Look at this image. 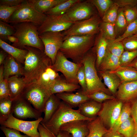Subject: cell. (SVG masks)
Segmentation results:
<instances>
[{
	"mask_svg": "<svg viewBox=\"0 0 137 137\" xmlns=\"http://www.w3.org/2000/svg\"><path fill=\"white\" fill-rule=\"evenodd\" d=\"M96 35L69 37L64 40L59 50L73 62L82 64L83 58L94 46Z\"/></svg>",
	"mask_w": 137,
	"mask_h": 137,
	"instance_id": "1",
	"label": "cell"
},
{
	"mask_svg": "<svg viewBox=\"0 0 137 137\" xmlns=\"http://www.w3.org/2000/svg\"><path fill=\"white\" fill-rule=\"evenodd\" d=\"M13 26L15 32L12 36L18 40L12 46L21 49L25 46H30L44 51V44L39 36L38 26L29 22L21 23Z\"/></svg>",
	"mask_w": 137,
	"mask_h": 137,
	"instance_id": "2",
	"label": "cell"
},
{
	"mask_svg": "<svg viewBox=\"0 0 137 137\" xmlns=\"http://www.w3.org/2000/svg\"><path fill=\"white\" fill-rule=\"evenodd\" d=\"M94 119L83 116L78 109H73L62 101L58 109L50 119L45 124L42 125L56 136L60 131V127L65 124L78 120L90 121Z\"/></svg>",
	"mask_w": 137,
	"mask_h": 137,
	"instance_id": "3",
	"label": "cell"
},
{
	"mask_svg": "<svg viewBox=\"0 0 137 137\" xmlns=\"http://www.w3.org/2000/svg\"><path fill=\"white\" fill-rule=\"evenodd\" d=\"M96 57L91 49L85 56L82 61L84 67L87 85L85 95L87 96L96 92H102L111 95L97 74L96 67Z\"/></svg>",
	"mask_w": 137,
	"mask_h": 137,
	"instance_id": "4",
	"label": "cell"
},
{
	"mask_svg": "<svg viewBox=\"0 0 137 137\" xmlns=\"http://www.w3.org/2000/svg\"><path fill=\"white\" fill-rule=\"evenodd\" d=\"M101 21L97 13L88 19L74 23L68 29L62 32L64 40L72 36L96 35L100 32Z\"/></svg>",
	"mask_w": 137,
	"mask_h": 137,
	"instance_id": "5",
	"label": "cell"
},
{
	"mask_svg": "<svg viewBox=\"0 0 137 137\" xmlns=\"http://www.w3.org/2000/svg\"><path fill=\"white\" fill-rule=\"evenodd\" d=\"M47 16L38 11L28 0H25L11 16L8 23L14 24L29 22L39 26L43 23Z\"/></svg>",
	"mask_w": 137,
	"mask_h": 137,
	"instance_id": "6",
	"label": "cell"
},
{
	"mask_svg": "<svg viewBox=\"0 0 137 137\" xmlns=\"http://www.w3.org/2000/svg\"><path fill=\"white\" fill-rule=\"evenodd\" d=\"M51 95L49 90L37 83L32 82L26 85L21 97L42 113L47 101Z\"/></svg>",
	"mask_w": 137,
	"mask_h": 137,
	"instance_id": "7",
	"label": "cell"
},
{
	"mask_svg": "<svg viewBox=\"0 0 137 137\" xmlns=\"http://www.w3.org/2000/svg\"><path fill=\"white\" fill-rule=\"evenodd\" d=\"M52 65L51 60L47 56L38 68L25 81L26 85L36 83L50 91L55 80L60 76L52 68Z\"/></svg>",
	"mask_w": 137,
	"mask_h": 137,
	"instance_id": "8",
	"label": "cell"
},
{
	"mask_svg": "<svg viewBox=\"0 0 137 137\" xmlns=\"http://www.w3.org/2000/svg\"><path fill=\"white\" fill-rule=\"evenodd\" d=\"M82 64H78L69 60L60 50L57 54L55 61L52 67L58 72L62 73L65 79L70 83L78 84L77 74Z\"/></svg>",
	"mask_w": 137,
	"mask_h": 137,
	"instance_id": "9",
	"label": "cell"
},
{
	"mask_svg": "<svg viewBox=\"0 0 137 137\" xmlns=\"http://www.w3.org/2000/svg\"><path fill=\"white\" fill-rule=\"evenodd\" d=\"M43 119L41 117L34 121H25L15 117L12 113L0 124L1 126L16 130L31 137H40L38 128Z\"/></svg>",
	"mask_w": 137,
	"mask_h": 137,
	"instance_id": "10",
	"label": "cell"
},
{
	"mask_svg": "<svg viewBox=\"0 0 137 137\" xmlns=\"http://www.w3.org/2000/svg\"><path fill=\"white\" fill-rule=\"evenodd\" d=\"M124 103L117 98L108 100L102 103L98 114L104 126L111 130L119 115Z\"/></svg>",
	"mask_w": 137,
	"mask_h": 137,
	"instance_id": "11",
	"label": "cell"
},
{
	"mask_svg": "<svg viewBox=\"0 0 137 137\" xmlns=\"http://www.w3.org/2000/svg\"><path fill=\"white\" fill-rule=\"evenodd\" d=\"M96 9L89 0H81L72 6L62 17L66 21L75 22L88 19L97 14Z\"/></svg>",
	"mask_w": 137,
	"mask_h": 137,
	"instance_id": "12",
	"label": "cell"
},
{
	"mask_svg": "<svg viewBox=\"0 0 137 137\" xmlns=\"http://www.w3.org/2000/svg\"><path fill=\"white\" fill-rule=\"evenodd\" d=\"M23 49L28 51L23 66V76L25 81L38 68L47 56L44 51L36 48L26 46Z\"/></svg>",
	"mask_w": 137,
	"mask_h": 137,
	"instance_id": "13",
	"label": "cell"
},
{
	"mask_svg": "<svg viewBox=\"0 0 137 137\" xmlns=\"http://www.w3.org/2000/svg\"><path fill=\"white\" fill-rule=\"evenodd\" d=\"M39 36L44 44L45 53L53 64L64 41L62 32H46L39 34Z\"/></svg>",
	"mask_w": 137,
	"mask_h": 137,
	"instance_id": "14",
	"label": "cell"
},
{
	"mask_svg": "<svg viewBox=\"0 0 137 137\" xmlns=\"http://www.w3.org/2000/svg\"><path fill=\"white\" fill-rule=\"evenodd\" d=\"M12 112L15 117L22 120L27 118L37 119L41 117L42 113L21 97L13 101Z\"/></svg>",
	"mask_w": 137,
	"mask_h": 137,
	"instance_id": "15",
	"label": "cell"
},
{
	"mask_svg": "<svg viewBox=\"0 0 137 137\" xmlns=\"http://www.w3.org/2000/svg\"><path fill=\"white\" fill-rule=\"evenodd\" d=\"M74 23L65 20L62 15H47L43 23L38 27V31L39 34L47 32H62L68 29Z\"/></svg>",
	"mask_w": 137,
	"mask_h": 137,
	"instance_id": "16",
	"label": "cell"
},
{
	"mask_svg": "<svg viewBox=\"0 0 137 137\" xmlns=\"http://www.w3.org/2000/svg\"><path fill=\"white\" fill-rule=\"evenodd\" d=\"M116 95L124 103H131L137 97V80L122 82Z\"/></svg>",
	"mask_w": 137,
	"mask_h": 137,
	"instance_id": "17",
	"label": "cell"
},
{
	"mask_svg": "<svg viewBox=\"0 0 137 137\" xmlns=\"http://www.w3.org/2000/svg\"><path fill=\"white\" fill-rule=\"evenodd\" d=\"M88 122L82 120L72 121L63 125L60 130L69 132L73 137H86L89 132Z\"/></svg>",
	"mask_w": 137,
	"mask_h": 137,
	"instance_id": "18",
	"label": "cell"
},
{
	"mask_svg": "<svg viewBox=\"0 0 137 137\" xmlns=\"http://www.w3.org/2000/svg\"><path fill=\"white\" fill-rule=\"evenodd\" d=\"M10 55L8 54L3 64V75L7 79L13 76L23 75V67Z\"/></svg>",
	"mask_w": 137,
	"mask_h": 137,
	"instance_id": "19",
	"label": "cell"
},
{
	"mask_svg": "<svg viewBox=\"0 0 137 137\" xmlns=\"http://www.w3.org/2000/svg\"><path fill=\"white\" fill-rule=\"evenodd\" d=\"M56 95L72 108L78 107L82 103L91 100L81 92L75 93L64 92L57 93Z\"/></svg>",
	"mask_w": 137,
	"mask_h": 137,
	"instance_id": "20",
	"label": "cell"
},
{
	"mask_svg": "<svg viewBox=\"0 0 137 137\" xmlns=\"http://www.w3.org/2000/svg\"><path fill=\"white\" fill-rule=\"evenodd\" d=\"M10 92V97L13 101L20 97L26 86L23 77L13 76L7 80Z\"/></svg>",
	"mask_w": 137,
	"mask_h": 137,
	"instance_id": "21",
	"label": "cell"
},
{
	"mask_svg": "<svg viewBox=\"0 0 137 137\" xmlns=\"http://www.w3.org/2000/svg\"><path fill=\"white\" fill-rule=\"evenodd\" d=\"M108 40L99 32L95 38L94 46L92 48L96 57V67L98 70L107 50Z\"/></svg>",
	"mask_w": 137,
	"mask_h": 137,
	"instance_id": "22",
	"label": "cell"
},
{
	"mask_svg": "<svg viewBox=\"0 0 137 137\" xmlns=\"http://www.w3.org/2000/svg\"><path fill=\"white\" fill-rule=\"evenodd\" d=\"M102 106V103L91 99L80 104L78 110L83 116L94 119L97 117Z\"/></svg>",
	"mask_w": 137,
	"mask_h": 137,
	"instance_id": "23",
	"label": "cell"
},
{
	"mask_svg": "<svg viewBox=\"0 0 137 137\" xmlns=\"http://www.w3.org/2000/svg\"><path fill=\"white\" fill-rule=\"evenodd\" d=\"M61 101L55 94H52L47 101L43 112L44 116L40 123L45 124L50 119L58 108Z\"/></svg>",
	"mask_w": 137,
	"mask_h": 137,
	"instance_id": "24",
	"label": "cell"
},
{
	"mask_svg": "<svg viewBox=\"0 0 137 137\" xmlns=\"http://www.w3.org/2000/svg\"><path fill=\"white\" fill-rule=\"evenodd\" d=\"M102 78L104 84L111 94L116 95L117 90L122 83V81L115 74L110 73L109 71H98Z\"/></svg>",
	"mask_w": 137,
	"mask_h": 137,
	"instance_id": "25",
	"label": "cell"
},
{
	"mask_svg": "<svg viewBox=\"0 0 137 137\" xmlns=\"http://www.w3.org/2000/svg\"><path fill=\"white\" fill-rule=\"evenodd\" d=\"M80 88L79 85L69 83L60 76L55 80L51 88L50 91L51 94H56L64 92H72Z\"/></svg>",
	"mask_w": 137,
	"mask_h": 137,
	"instance_id": "26",
	"label": "cell"
},
{
	"mask_svg": "<svg viewBox=\"0 0 137 137\" xmlns=\"http://www.w3.org/2000/svg\"><path fill=\"white\" fill-rule=\"evenodd\" d=\"M0 47L8 54L13 57L17 61L24 64L28 53L27 50L18 48L10 45L0 39Z\"/></svg>",
	"mask_w": 137,
	"mask_h": 137,
	"instance_id": "27",
	"label": "cell"
},
{
	"mask_svg": "<svg viewBox=\"0 0 137 137\" xmlns=\"http://www.w3.org/2000/svg\"><path fill=\"white\" fill-rule=\"evenodd\" d=\"M120 66L119 58L112 54L107 50L101 63L98 71H112Z\"/></svg>",
	"mask_w": 137,
	"mask_h": 137,
	"instance_id": "28",
	"label": "cell"
},
{
	"mask_svg": "<svg viewBox=\"0 0 137 137\" xmlns=\"http://www.w3.org/2000/svg\"><path fill=\"white\" fill-rule=\"evenodd\" d=\"M109 71L118 76L122 82L137 80V70L130 67L120 66L115 70Z\"/></svg>",
	"mask_w": 137,
	"mask_h": 137,
	"instance_id": "29",
	"label": "cell"
},
{
	"mask_svg": "<svg viewBox=\"0 0 137 137\" xmlns=\"http://www.w3.org/2000/svg\"><path fill=\"white\" fill-rule=\"evenodd\" d=\"M87 126L89 133L86 137H102L108 130L98 116L90 121H88Z\"/></svg>",
	"mask_w": 137,
	"mask_h": 137,
	"instance_id": "30",
	"label": "cell"
},
{
	"mask_svg": "<svg viewBox=\"0 0 137 137\" xmlns=\"http://www.w3.org/2000/svg\"><path fill=\"white\" fill-rule=\"evenodd\" d=\"M66 0H28L39 12L45 14L58 5Z\"/></svg>",
	"mask_w": 137,
	"mask_h": 137,
	"instance_id": "31",
	"label": "cell"
},
{
	"mask_svg": "<svg viewBox=\"0 0 137 137\" xmlns=\"http://www.w3.org/2000/svg\"><path fill=\"white\" fill-rule=\"evenodd\" d=\"M81 0H66L52 8L45 14L47 15H63L74 5Z\"/></svg>",
	"mask_w": 137,
	"mask_h": 137,
	"instance_id": "32",
	"label": "cell"
},
{
	"mask_svg": "<svg viewBox=\"0 0 137 137\" xmlns=\"http://www.w3.org/2000/svg\"><path fill=\"white\" fill-rule=\"evenodd\" d=\"M117 131L124 137L134 136L136 133L135 126L131 116L121 124Z\"/></svg>",
	"mask_w": 137,
	"mask_h": 137,
	"instance_id": "33",
	"label": "cell"
},
{
	"mask_svg": "<svg viewBox=\"0 0 137 137\" xmlns=\"http://www.w3.org/2000/svg\"><path fill=\"white\" fill-rule=\"evenodd\" d=\"M131 103H124L117 119L112 129L110 130L117 131L121 124L131 116Z\"/></svg>",
	"mask_w": 137,
	"mask_h": 137,
	"instance_id": "34",
	"label": "cell"
},
{
	"mask_svg": "<svg viewBox=\"0 0 137 137\" xmlns=\"http://www.w3.org/2000/svg\"><path fill=\"white\" fill-rule=\"evenodd\" d=\"M12 102L10 97L0 99V123L5 120L12 113Z\"/></svg>",
	"mask_w": 137,
	"mask_h": 137,
	"instance_id": "35",
	"label": "cell"
},
{
	"mask_svg": "<svg viewBox=\"0 0 137 137\" xmlns=\"http://www.w3.org/2000/svg\"><path fill=\"white\" fill-rule=\"evenodd\" d=\"M128 25L124 15L123 8H119L115 24L116 37L121 36L125 31Z\"/></svg>",
	"mask_w": 137,
	"mask_h": 137,
	"instance_id": "36",
	"label": "cell"
},
{
	"mask_svg": "<svg viewBox=\"0 0 137 137\" xmlns=\"http://www.w3.org/2000/svg\"><path fill=\"white\" fill-rule=\"evenodd\" d=\"M99 31L102 36L108 41L116 39L114 24L112 23L101 21L99 25Z\"/></svg>",
	"mask_w": 137,
	"mask_h": 137,
	"instance_id": "37",
	"label": "cell"
},
{
	"mask_svg": "<svg viewBox=\"0 0 137 137\" xmlns=\"http://www.w3.org/2000/svg\"><path fill=\"white\" fill-rule=\"evenodd\" d=\"M98 11V14L102 19L105 14L114 4L111 0H89Z\"/></svg>",
	"mask_w": 137,
	"mask_h": 137,
	"instance_id": "38",
	"label": "cell"
},
{
	"mask_svg": "<svg viewBox=\"0 0 137 137\" xmlns=\"http://www.w3.org/2000/svg\"><path fill=\"white\" fill-rule=\"evenodd\" d=\"M21 5L15 6L0 5V20L8 23L9 19L13 14L20 7Z\"/></svg>",
	"mask_w": 137,
	"mask_h": 137,
	"instance_id": "39",
	"label": "cell"
},
{
	"mask_svg": "<svg viewBox=\"0 0 137 137\" xmlns=\"http://www.w3.org/2000/svg\"><path fill=\"white\" fill-rule=\"evenodd\" d=\"M107 50L112 54L120 58L124 51V48L121 41L114 40L108 41Z\"/></svg>",
	"mask_w": 137,
	"mask_h": 137,
	"instance_id": "40",
	"label": "cell"
},
{
	"mask_svg": "<svg viewBox=\"0 0 137 137\" xmlns=\"http://www.w3.org/2000/svg\"><path fill=\"white\" fill-rule=\"evenodd\" d=\"M119 9L118 6L116 4L114 3L106 11L101 19V21L115 24L117 16Z\"/></svg>",
	"mask_w": 137,
	"mask_h": 137,
	"instance_id": "41",
	"label": "cell"
},
{
	"mask_svg": "<svg viewBox=\"0 0 137 137\" xmlns=\"http://www.w3.org/2000/svg\"><path fill=\"white\" fill-rule=\"evenodd\" d=\"M15 30L13 26L0 21V39L5 41L8 40V36H12Z\"/></svg>",
	"mask_w": 137,
	"mask_h": 137,
	"instance_id": "42",
	"label": "cell"
},
{
	"mask_svg": "<svg viewBox=\"0 0 137 137\" xmlns=\"http://www.w3.org/2000/svg\"><path fill=\"white\" fill-rule=\"evenodd\" d=\"M3 65L0 67V99L10 97V92L7 79L3 75Z\"/></svg>",
	"mask_w": 137,
	"mask_h": 137,
	"instance_id": "43",
	"label": "cell"
},
{
	"mask_svg": "<svg viewBox=\"0 0 137 137\" xmlns=\"http://www.w3.org/2000/svg\"><path fill=\"white\" fill-rule=\"evenodd\" d=\"M137 35V19L128 25L126 30L121 36L114 40L121 41L124 39Z\"/></svg>",
	"mask_w": 137,
	"mask_h": 137,
	"instance_id": "44",
	"label": "cell"
},
{
	"mask_svg": "<svg viewBox=\"0 0 137 137\" xmlns=\"http://www.w3.org/2000/svg\"><path fill=\"white\" fill-rule=\"evenodd\" d=\"M137 57V50L124 51L119 58L120 66H125L130 63Z\"/></svg>",
	"mask_w": 137,
	"mask_h": 137,
	"instance_id": "45",
	"label": "cell"
},
{
	"mask_svg": "<svg viewBox=\"0 0 137 137\" xmlns=\"http://www.w3.org/2000/svg\"><path fill=\"white\" fill-rule=\"evenodd\" d=\"M124 49L132 51L137 50V36L134 35L126 38L121 41Z\"/></svg>",
	"mask_w": 137,
	"mask_h": 137,
	"instance_id": "46",
	"label": "cell"
},
{
	"mask_svg": "<svg viewBox=\"0 0 137 137\" xmlns=\"http://www.w3.org/2000/svg\"><path fill=\"white\" fill-rule=\"evenodd\" d=\"M90 99L102 103L106 100L112 99L115 98L114 95L108 94L102 92H96L87 96Z\"/></svg>",
	"mask_w": 137,
	"mask_h": 137,
	"instance_id": "47",
	"label": "cell"
},
{
	"mask_svg": "<svg viewBox=\"0 0 137 137\" xmlns=\"http://www.w3.org/2000/svg\"><path fill=\"white\" fill-rule=\"evenodd\" d=\"M124 16L128 25L137 19V6L123 8Z\"/></svg>",
	"mask_w": 137,
	"mask_h": 137,
	"instance_id": "48",
	"label": "cell"
},
{
	"mask_svg": "<svg viewBox=\"0 0 137 137\" xmlns=\"http://www.w3.org/2000/svg\"><path fill=\"white\" fill-rule=\"evenodd\" d=\"M77 78L78 83L81 88V92L85 95L87 90V85L84 67L83 64L78 71Z\"/></svg>",
	"mask_w": 137,
	"mask_h": 137,
	"instance_id": "49",
	"label": "cell"
},
{
	"mask_svg": "<svg viewBox=\"0 0 137 137\" xmlns=\"http://www.w3.org/2000/svg\"><path fill=\"white\" fill-rule=\"evenodd\" d=\"M0 128L6 137H31L26 134L22 135L20 131L14 129L1 126Z\"/></svg>",
	"mask_w": 137,
	"mask_h": 137,
	"instance_id": "50",
	"label": "cell"
},
{
	"mask_svg": "<svg viewBox=\"0 0 137 137\" xmlns=\"http://www.w3.org/2000/svg\"><path fill=\"white\" fill-rule=\"evenodd\" d=\"M114 3L121 8L137 6V0H115Z\"/></svg>",
	"mask_w": 137,
	"mask_h": 137,
	"instance_id": "51",
	"label": "cell"
},
{
	"mask_svg": "<svg viewBox=\"0 0 137 137\" xmlns=\"http://www.w3.org/2000/svg\"><path fill=\"white\" fill-rule=\"evenodd\" d=\"M131 105V116L133 118L135 123L136 134H137V97L132 102Z\"/></svg>",
	"mask_w": 137,
	"mask_h": 137,
	"instance_id": "52",
	"label": "cell"
},
{
	"mask_svg": "<svg viewBox=\"0 0 137 137\" xmlns=\"http://www.w3.org/2000/svg\"><path fill=\"white\" fill-rule=\"evenodd\" d=\"M38 130L40 137H56L53 133L40 123L39 125Z\"/></svg>",
	"mask_w": 137,
	"mask_h": 137,
	"instance_id": "53",
	"label": "cell"
},
{
	"mask_svg": "<svg viewBox=\"0 0 137 137\" xmlns=\"http://www.w3.org/2000/svg\"><path fill=\"white\" fill-rule=\"evenodd\" d=\"M24 0H0V5L15 6L21 5Z\"/></svg>",
	"mask_w": 137,
	"mask_h": 137,
	"instance_id": "54",
	"label": "cell"
},
{
	"mask_svg": "<svg viewBox=\"0 0 137 137\" xmlns=\"http://www.w3.org/2000/svg\"><path fill=\"white\" fill-rule=\"evenodd\" d=\"M102 137H124L121 134L117 131L108 130L105 133Z\"/></svg>",
	"mask_w": 137,
	"mask_h": 137,
	"instance_id": "55",
	"label": "cell"
},
{
	"mask_svg": "<svg viewBox=\"0 0 137 137\" xmlns=\"http://www.w3.org/2000/svg\"><path fill=\"white\" fill-rule=\"evenodd\" d=\"M8 54L4 50H1L0 52V65L3 64Z\"/></svg>",
	"mask_w": 137,
	"mask_h": 137,
	"instance_id": "56",
	"label": "cell"
},
{
	"mask_svg": "<svg viewBox=\"0 0 137 137\" xmlns=\"http://www.w3.org/2000/svg\"><path fill=\"white\" fill-rule=\"evenodd\" d=\"M56 137H73L69 132L63 131H60Z\"/></svg>",
	"mask_w": 137,
	"mask_h": 137,
	"instance_id": "57",
	"label": "cell"
},
{
	"mask_svg": "<svg viewBox=\"0 0 137 137\" xmlns=\"http://www.w3.org/2000/svg\"><path fill=\"white\" fill-rule=\"evenodd\" d=\"M123 66L130 67L137 70V57L130 63Z\"/></svg>",
	"mask_w": 137,
	"mask_h": 137,
	"instance_id": "58",
	"label": "cell"
},
{
	"mask_svg": "<svg viewBox=\"0 0 137 137\" xmlns=\"http://www.w3.org/2000/svg\"><path fill=\"white\" fill-rule=\"evenodd\" d=\"M7 38L8 40L13 43H16L18 41V39L13 36H8Z\"/></svg>",
	"mask_w": 137,
	"mask_h": 137,
	"instance_id": "59",
	"label": "cell"
},
{
	"mask_svg": "<svg viewBox=\"0 0 137 137\" xmlns=\"http://www.w3.org/2000/svg\"><path fill=\"white\" fill-rule=\"evenodd\" d=\"M134 137H137V134H135Z\"/></svg>",
	"mask_w": 137,
	"mask_h": 137,
	"instance_id": "60",
	"label": "cell"
},
{
	"mask_svg": "<svg viewBox=\"0 0 137 137\" xmlns=\"http://www.w3.org/2000/svg\"><path fill=\"white\" fill-rule=\"evenodd\" d=\"M136 35V36H137V35Z\"/></svg>",
	"mask_w": 137,
	"mask_h": 137,
	"instance_id": "61",
	"label": "cell"
}]
</instances>
